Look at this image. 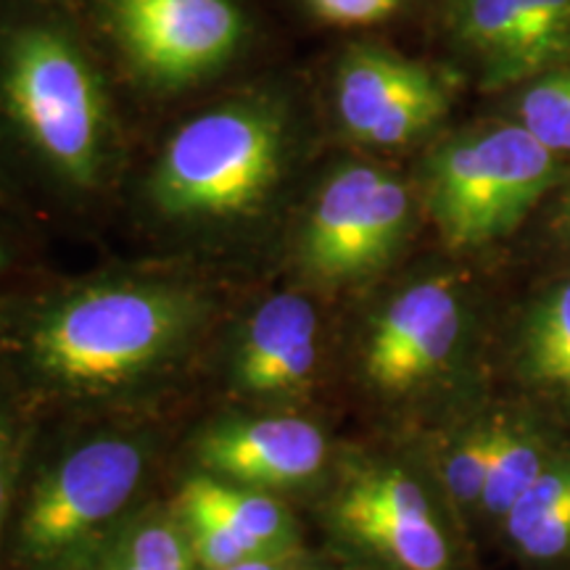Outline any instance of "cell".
Segmentation results:
<instances>
[{"instance_id":"6da1fadb","label":"cell","mask_w":570,"mask_h":570,"mask_svg":"<svg viewBox=\"0 0 570 570\" xmlns=\"http://www.w3.org/2000/svg\"><path fill=\"white\" fill-rule=\"evenodd\" d=\"M0 140L63 196L101 194L122 154L109 85L90 46L56 11L0 19Z\"/></svg>"},{"instance_id":"7a4b0ae2","label":"cell","mask_w":570,"mask_h":570,"mask_svg":"<svg viewBox=\"0 0 570 570\" xmlns=\"http://www.w3.org/2000/svg\"><path fill=\"white\" fill-rule=\"evenodd\" d=\"M306 151L302 106L256 85L180 122L148 164L142 198L164 225L225 230L254 223L288 188Z\"/></svg>"},{"instance_id":"3957f363","label":"cell","mask_w":570,"mask_h":570,"mask_svg":"<svg viewBox=\"0 0 570 570\" xmlns=\"http://www.w3.org/2000/svg\"><path fill=\"white\" fill-rule=\"evenodd\" d=\"M212 317V302L177 277H104L35 306L17 333L27 370L71 394H104L183 360Z\"/></svg>"},{"instance_id":"277c9868","label":"cell","mask_w":570,"mask_h":570,"mask_svg":"<svg viewBox=\"0 0 570 570\" xmlns=\"http://www.w3.org/2000/svg\"><path fill=\"white\" fill-rule=\"evenodd\" d=\"M566 169L568 161L504 117L439 140L420 167V194L441 238L468 252L508 238Z\"/></svg>"},{"instance_id":"5b68a950","label":"cell","mask_w":570,"mask_h":570,"mask_svg":"<svg viewBox=\"0 0 570 570\" xmlns=\"http://www.w3.org/2000/svg\"><path fill=\"white\" fill-rule=\"evenodd\" d=\"M148 473V444L125 433H101L67 449L30 483L17 518L19 560L56 566L85 547L130 508Z\"/></svg>"},{"instance_id":"8992f818","label":"cell","mask_w":570,"mask_h":570,"mask_svg":"<svg viewBox=\"0 0 570 570\" xmlns=\"http://www.w3.org/2000/svg\"><path fill=\"white\" fill-rule=\"evenodd\" d=\"M415 198L404 177L373 159H341L320 175L296 235L302 273L348 285L381 273L410 238Z\"/></svg>"},{"instance_id":"52a82bcc","label":"cell","mask_w":570,"mask_h":570,"mask_svg":"<svg viewBox=\"0 0 570 570\" xmlns=\"http://www.w3.org/2000/svg\"><path fill=\"white\" fill-rule=\"evenodd\" d=\"M106 40L138 82L180 92L212 80L246 51L240 0H92Z\"/></svg>"},{"instance_id":"ba28073f","label":"cell","mask_w":570,"mask_h":570,"mask_svg":"<svg viewBox=\"0 0 570 570\" xmlns=\"http://www.w3.org/2000/svg\"><path fill=\"white\" fill-rule=\"evenodd\" d=\"M452 109V85L439 69L391 48L348 46L331 77L338 132L367 151H399L436 132Z\"/></svg>"},{"instance_id":"9c48e42d","label":"cell","mask_w":570,"mask_h":570,"mask_svg":"<svg viewBox=\"0 0 570 570\" xmlns=\"http://www.w3.org/2000/svg\"><path fill=\"white\" fill-rule=\"evenodd\" d=\"M468 327V296L458 275L417 277L370 320L362 367L370 386L404 394L449 365Z\"/></svg>"},{"instance_id":"30bf717a","label":"cell","mask_w":570,"mask_h":570,"mask_svg":"<svg viewBox=\"0 0 570 570\" xmlns=\"http://www.w3.org/2000/svg\"><path fill=\"white\" fill-rule=\"evenodd\" d=\"M444 19L483 90L520 88L570 61V0H444Z\"/></svg>"},{"instance_id":"8fae6325","label":"cell","mask_w":570,"mask_h":570,"mask_svg":"<svg viewBox=\"0 0 570 570\" xmlns=\"http://www.w3.org/2000/svg\"><path fill=\"white\" fill-rule=\"evenodd\" d=\"M341 531L394 570H449V541L420 483L394 465L352 473L336 499Z\"/></svg>"},{"instance_id":"7c38bea8","label":"cell","mask_w":570,"mask_h":570,"mask_svg":"<svg viewBox=\"0 0 570 570\" xmlns=\"http://www.w3.org/2000/svg\"><path fill=\"white\" fill-rule=\"evenodd\" d=\"M206 473L238 487L298 489L325 468L327 441L315 423L294 415L230 417L196 441Z\"/></svg>"},{"instance_id":"4fadbf2b","label":"cell","mask_w":570,"mask_h":570,"mask_svg":"<svg viewBox=\"0 0 570 570\" xmlns=\"http://www.w3.org/2000/svg\"><path fill=\"white\" fill-rule=\"evenodd\" d=\"M320 360V312L302 291H281L252 309L235 333L230 370L248 394H296Z\"/></svg>"},{"instance_id":"5bb4252c","label":"cell","mask_w":570,"mask_h":570,"mask_svg":"<svg viewBox=\"0 0 570 570\" xmlns=\"http://www.w3.org/2000/svg\"><path fill=\"white\" fill-rule=\"evenodd\" d=\"M180 510L188 518H209L230 525L269 550L296 552L298 531L294 518L265 491L238 487V483L204 473L185 483Z\"/></svg>"},{"instance_id":"9a60e30c","label":"cell","mask_w":570,"mask_h":570,"mask_svg":"<svg viewBox=\"0 0 570 570\" xmlns=\"http://www.w3.org/2000/svg\"><path fill=\"white\" fill-rule=\"evenodd\" d=\"M520 367L533 386L570 410V277L554 283L525 315Z\"/></svg>"},{"instance_id":"2e32d148","label":"cell","mask_w":570,"mask_h":570,"mask_svg":"<svg viewBox=\"0 0 570 570\" xmlns=\"http://www.w3.org/2000/svg\"><path fill=\"white\" fill-rule=\"evenodd\" d=\"M544 439L525 425H497V444L491 454L481 508L494 518H504L523 491L550 465Z\"/></svg>"},{"instance_id":"e0dca14e","label":"cell","mask_w":570,"mask_h":570,"mask_svg":"<svg viewBox=\"0 0 570 570\" xmlns=\"http://www.w3.org/2000/svg\"><path fill=\"white\" fill-rule=\"evenodd\" d=\"M510 119L547 151L570 161V61L515 88Z\"/></svg>"},{"instance_id":"ac0fdd59","label":"cell","mask_w":570,"mask_h":570,"mask_svg":"<svg viewBox=\"0 0 570 570\" xmlns=\"http://www.w3.org/2000/svg\"><path fill=\"white\" fill-rule=\"evenodd\" d=\"M109 570H194V552L183 525L148 518L127 533Z\"/></svg>"},{"instance_id":"d6986e66","label":"cell","mask_w":570,"mask_h":570,"mask_svg":"<svg viewBox=\"0 0 570 570\" xmlns=\"http://www.w3.org/2000/svg\"><path fill=\"white\" fill-rule=\"evenodd\" d=\"M497 444V425H481L465 433L449 449L444 460L446 494L460 510L481 508L483 483H487L491 454Z\"/></svg>"},{"instance_id":"ffe728a7","label":"cell","mask_w":570,"mask_h":570,"mask_svg":"<svg viewBox=\"0 0 570 570\" xmlns=\"http://www.w3.org/2000/svg\"><path fill=\"white\" fill-rule=\"evenodd\" d=\"M183 529L188 537L190 552L194 560L204 570H225L248 560H262V558H281V554H296V552H277L269 547L259 544V541L248 539L246 533L230 529V525L217 523L209 518H188L183 515Z\"/></svg>"},{"instance_id":"44dd1931","label":"cell","mask_w":570,"mask_h":570,"mask_svg":"<svg viewBox=\"0 0 570 570\" xmlns=\"http://www.w3.org/2000/svg\"><path fill=\"white\" fill-rule=\"evenodd\" d=\"M570 499V460L550 462L537 481L523 491V497L512 504L504 515V525L512 541L523 539L531 529H537L544 518L560 510Z\"/></svg>"},{"instance_id":"7402d4cb","label":"cell","mask_w":570,"mask_h":570,"mask_svg":"<svg viewBox=\"0 0 570 570\" xmlns=\"http://www.w3.org/2000/svg\"><path fill=\"white\" fill-rule=\"evenodd\" d=\"M306 11L331 27H375L410 9L412 0H302Z\"/></svg>"},{"instance_id":"603a6c76","label":"cell","mask_w":570,"mask_h":570,"mask_svg":"<svg viewBox=\"0 0 570 570\" xmlns=\"http://www.w3.org/2000/svg\"><path fill=\"white\" fill-rule=\"evenodd\" d=\"M21 458H24V431H21V420L17 412L0 399V552H3V539L6 531H9Z\"/></svg>"},{"instance_id":"cb8c5ba5","label":"cell","mask_w":570,"mask_h":570,"mask_svg":"<svg viewBox=\"0 0 570 570\" xmlns=\"http://www.w3.org/2000/svg\"><path fill=\"white\" fill-rule=\"evenodd\" d=\"M515 544L531 560H554L570 552V499Z\"/></svg>"},{"instance_id":"d4e9b609","label":"cell","mask_w":570,"mask_h":570,"mask_svg":"<svg viewBox=\"0 0 570 570\" xmlns=\"http://www.w3.org/2000/svg\"><path fill=\"white\" fill-rule=\"evenodd\" d=\"M225 570H298L294 554H281V558H262V560H248L240 566L225 568Z\"/></svg>"},{"instance_id":"484cf974","label":"cell","mask_w":570,"mask_h":570,"mask_svg":"<svg viewBox=\"0 0 570 570\" xmlns=\"http://www.w3.org/2000/svg\"><path fill=\"white\" fill-rule=\"evenodd\" d=\"M554 223H558V230L570 238V185L562 190L558 202V214H554Z\"/></svg>"},{"instance_id":"4316f807","label":"cell","mask_w":570,"mask_h":570,"mask_svg":"<svg viewBox=\"0 0 570 570\" xmlns=\"http://www.w3.org/2000/svg\"><path fill=\"white\" fill-rule=\"evenodd\" d=\"M11 259H13V252H11V246L6 244V240H3V235H0V281H3L6 273H9V267H11Z\"/></svg>"}]
</instances>
